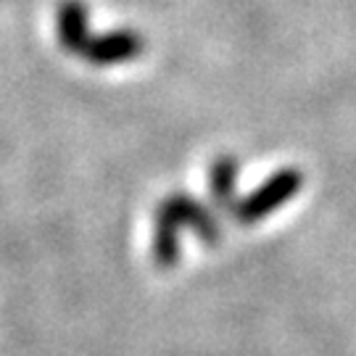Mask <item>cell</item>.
Segmentation results:
<instances>
[{
  "instance_id": "3957f363",
  "label": "cell",
  "mask_w": 356,
  "mask_h": 356,
  "mask_svg": "<svg viewBox=\"0 0 356 356\" xmlns=\"http://www.w3.org/2000/svg\"><path fill=\"white\" fill-rule=\"evenodd\" d=\"M56 38L66 53L85 51L90 42V11L82 0H64L56 11Z\"/></svg>"
},
{
  "instance_id": "7a4b0ae2",
  "label": "cell",
  "mask_w": 356,
  "mask_h": 356,
  "mask_svg": "<svg viewBox=\"0 0 356 356\" xmlns=\"http://www.w3.org/2000/svg\"><path fill=\"white\" fill-rule=\"evenodd\" d=\"M145 51V42L135 29H114L98 38H90V42L82 51V58H88L92 66H116L135 61Z\"/></svg>"
},
{
  "instance_id": "277c9868",
  "label": "cell",
  "mask_w": 356,
  "mask_h": 356,
  "mask_svg": "<svg viewBox=\"0 0 356 356\" xmlns=\"http://www.w3.org/2000/svg\"><path fill=\"white\" fill-rule=\"evenodd\" d=\"M164 206L179 222V227H191L193 232L204 243H209V245L219 241V222H216V216L211 214L201 201H195L193 195L172 193L164 201Z\"/></svg>"
},
{
  "instance_id": "6da1fadb",
  "label": "cell",
  "mask_w": 356,
  "mask_h": 356,
  "mask_svg": "<svg viewBox=\"0 0 356 356\" xmlns=\"http://www.w3.org/2000/svg\"><path fill=\"white\" fill-rule=\"evenodd\" d=\"M301 185H304L301 169H293V166L280 169L269 179H264L251 195L238 201L232 214L241 225H256V222L267 219L272 211H277L280 206L288 204L293 195L301 191Z\"/></svg>"
},
{
  "instance_id": "8992f818",
  "label": "cell",
  "mask_w": 356,
  "mask_h": 356,
  "mask_svg": "<svg viewBox=\"0 0 356 356\" xmlns=\"http://www.w3.org/2000/svg\"><path fill=\"white\" fill-rule=\"evenodd\" d=\"M238 159L232 156H219L214 164L209 166V195L216 209L222 211H235L238 204Z\"/></svg>"
},
{
  "instance_id": "5b68a950",
  "label": "cell",
  "mask_w": 356,
  "mask_h": 356,
  "mask_svg": "<svg viewBox=\"0 0 356 356\" xmlns=\"http://www.w3.org/2000/svg\"><path fill=\"white\" fill-rule=\"evenodd\" d=\"M179 222L164 204L159 206L153 219V261L156 267L172 269L179 261Z\"/></svg>"
}]
</instances>
